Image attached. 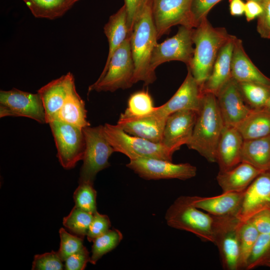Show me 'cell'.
Here are the masks:
<instances>
[{
  "instance_id": "74e56055",
  "label": "cell",
  "mask_w": 270,
  "mask_h": 270,
  "mask_svg": "<svg viewBox=\"0 0 270 270\" xmlns=\"http://www.w3.org/2000/svg\"><path fill=\"white\" fill-rule=\"evenodd\" d=\"M62 260L58 252L52 251L34 256L32 270H62L64 268Z\"/></svg>"
},
{
  "instance_id": "603a6c76",
  "label": "cell",
  "mask_w": 270,
  "mask_h": 270,
  "mask_svg": "<svg viewBox=\"0 0 270 270\" xmlns=\"http://www.w3.org/2000/svg\"><path fill=\"white\" fill-rule=\"evenodd\" d=\"M231 74L237 82H253L270 88V78L253 64L244 50L242 40L236 36L232 56Z\"/></svg>"
},
{
  "instance_id": "f1b7e54d",
  "label": "cell",
  "mask_w": 270,
  "mask_h": 270,
  "mask_svg": "<svg viewBox=\"0 0 270 270\" xmlns=\"http://www.w3.org/2000/svg\"><path fill=\"white\" fill-rule=\"evenodd\" d=\"M37 18L54 20L63 16L71 8L66 0H22Z\"/></svg>"
},
{
  "instance_id": "f35d334b",
  "label": "cell",
  "mask_w": 270,
  "mask_h": 270,
  "mask_svg": "<svg viewBox=\"0 0 270 270\" xmlns=\"http://www.w3.org/2000/svg\"><path fill=\"white\" fill-rule=\"evenodd\" d=\"M222 0H192L190 16L192 27L196 28L207 15L212 8Z\"/></svg>"
},
{
  "instance_id": "4316f807",
  "label": "cell",
  "mask_w": 270,
  "mask_h": 270,
  "mask_svg": "<svg viewBox=\"0 0 270 270\" xmlns=\"http://www.w3.org/2000/svg\"><path fill=\"white\" fill-rule=\"evenodd\" d=\"M86 112L84 102L77 92L74 86L68 93L54 120L82 129L86 126H90L87 120Z\"/></svg>"
},
{
  "instance_id": "5b68a950",
  "label": "cell",
  "mask_w": 270,
  "mask_h": 270,
  "mask_svg": "<svg viewBox=\"0 0 270 270\" xmlns=\"http://www.w3.org/2000/svg\"><path fill=\"white\" fill-rule=\"evenodd\" d=\"M134 72L129 36L113 54L96 81L88 87V94L130 88L134 84Z\"/></svg>"
},
{
  "instance_id": "7dc6e473",
  "label": "cell",
  "mask_w": 270,
  "mask_h": 270,
  "mask_svg": "<svg viewBox=\"0 0 270 270\" xmlns=\"http://www.w3.org/2000/svg\"><path fill=\"white\" fill-rule=\"evenodd\" d=\"M80 0H66L70 8L76 2Z\"/></svg>"
},
{
  "instance_id": "ffe728a7",
  "label": "cell",
  "mask_w": 270,
  "mask_h": 270,
  "mask_svg": "<svg viewBox=\"0 0 270 270\" xmlns=\"http://www.w3.org/2000/svg\"><path fill=\"white\" fill-rule=\"evenodd\" d=\"M244 138L235 126L224 125L216 149L220 172L230 170L240 162Z\"/></svg>"
},
{
  "instance_id": "d590c367",
  "label": "cell",
  "mask_w": 270,
  "mask_h": 270,
  "mask_svg": "<svg viewBox=\"0 0 270 270\" xmlns=\"http://www.w3.org/2000/svg\"><path fill=\"white\" fill-rule=\"evenodd\" d=\"M270 258V232L259 234L246 269L252 270L260 266H264Z\"/></svg>"
},
{
  "instance_id": "b9f144b4",
  "label": "cell",
  "mask_w": 270,
  "mask_h": 270,
  "mask_svg": "<svg viewBox=\"0 0 270 270\" xmlns=\"http://www.w3.org/2000/svg\"><path fill=\"white\" fill-rule=\"evenodd\" d=\"M263 10L258 18L256 30L261 38L270 39V0L261 2Z\"/></svg>"
},
{
  "instance_id": "f546056e",
  "label": "cell",
  "mask_w": 270,
  "mask_h": 270,
  "mask_svg": "<svg viewBox=\"0 0 270 270\" xmlns=\"http://www.w3.org/2000/svg\"><path fill=\"white\" fill-rule=\"evenodd\" d=\"M237 82L244 100L251 110L265 106L270 97V88L253 82Z\"/></svg>"
},
{
  "instance_id": "44dd1931",
  "label": "cell",
  "mask_w": 270,
  "mask_h": 270,
  "mask_svg": "<svg viewBox=\"0 0 270 270\" xmlns=\"http://www.w3.org/2000/svg\"><path fill=\"white\" fill-rule=\"evenodd\" d=\"M244 191L222 192L212 197L188 196L194 206L215 216H236L243 200Z\"/></svg>"
},
{
  "instance_id": "8fae6325",
  "label": "cell",
  "mask_w": 270,
  "mask_h": 270,
  "mask_svg": "<svg viewBox=\"0 0 270 270\" xmlns=\"http://www.w3.org/2000/svg\"><path fill=\"white\" fill-rule=\"evenodd\" d=\"M24 116L40 124L46 122V114L40 94L13 88L0 92V117Z\"/></svg>"
},
{
  "instance_id": "e575fe53",
  "label": "cell",
  "mask_w": 270,
  "mask_h": 270,
  "mask_svg": "<svg viewBox=\"0 0 270 270\" xmlns=\"http://www.w3.org/2000/svg\"><path fill=\"white\" fill-rule=\"evenodd\" d=\"M96 198V192L93 183L80 182L74 193V206L94 214L97 212Z\"/></svg>"
},
{
  "instance_id": "cb8c5ba5",
  "label": "cell",
  "mask_w": 270,
  "mask_h": 270,
  "mask_svg": "<svg viewBox=\"0 0 270 270\" xmlns=\"http://www.w3.org/2000/svg\"><path fill=\"white\" fill-rule=\"evenodd\" d=\"M262 172L242 162L230 170L219 171L216 180L222 192H244Z\"/></svg>"
},
{
  "instance_id": "8d00e7d4",
  "label": "cell",
  "mask_w": 270,
  "mask_h": 270,
  "mask_svg": "<svg viewBox=\"0 0 270 270\" xmlns=\"http://www.w3.org/2000/svg\"><path fill=\"white\" fill-rule=\"evenodd\" d=\"M60 239V247L58 252L62 261L70 255L81 250L83 245L84 238L68 232L64 228L59 230Z\"/></svg>"
},
{
  "instance_id": "ee69618b",
  "label": "cell",
  "mask_w": 270,
  "mask_h": 270,
  "mask_svg": "<svg viewBox=\"0 0 270 270\" xmlns=\"http://www.w3.org/2000/svg\"><path fill=\"white\" fill-rule=\"evenodd\" d=\"M250 220L254 224L259 234L270 232V210L258 212Z\"/></svg>"
},
{
  "instance_id": "bcb514c9",
  "label": "cell",
  "mask_w": 270,
  "mask_h": 270,
  "mask_svg": "<svg viewBox=\"0 0 270 270\" xmlns=\"http://www.w3.org/2000/svg\"><path fill=\"white\" fill-rule=\"evenodd\" d=\"M230 12L233 16H240L244 14L245 3L242 0H230Z\"/></svg>"
},
{
  "instance_id": "7c38bea8",
  "label": "cell",
  "mask_w": 270,
  "mask_h": 270,
  "mask_svg": "<svg viewBox=\"0 0 270 270\" xmlns=\"http://www.w3.org/2000/svg\"><path fill=\"white\" fill-rule=\"evenodd\" d=\"M126 166L147 180L176 178L186 180L194 177L196 168L188 163L174 164L171 161L140 158L130 160Z\"/></svg>"
},
{
  "instance_id": "277c9868",
  "label": "cell",
  "mask_w": 270,
  "mask_h": 270,
  "mask_svg": "<svg viewBox=\"0 0 270 270\" xmlns=\"http://www.w3.org/2000/svg\"><path fill=\"white\" fill-rule=\"evenodd\" d=\"M165 219L170 227L192 233L204 242H214L215 216L200 210L188 196L177 198L167 210Z\"/></svg>"
},
{
  "instance_id": "ab89813d",
  "label": "cell",
  "mask_w": 270,
  "mask_h": 270,
  "mask_svg": "<svg viewBox=\"0 0 270 270\" xmlns=\"http://www.w3.org/2000/svg\"><path fill=\"white\" fill-rule=\"evenodd\" d=\"M111 226L109 218L96 212L94 214L92 221L86 234L89 242H92L96 238L106 232Z\"/></svg>"
},
{
  "instance_id": "7bdbcfd3",
  "label": "cell",
  "mask_w": 270,
  "mask_h": 270,
  "mask_svg": "<svg viewBox=\"0 0 270 270\" xmlns=\"http://www.w3.org/2000/svg\"><path fill=\"white\" fill-rule=\"evenodd\" d=\"M151 0H124L130 35L137 16Z\"/></svg>"
},
{
  "instance_id": "ba28073f",
  "label": "cell",
  "mask_w": 270,
  "mask_h": 270,
  "mask_svg": "<svg viewBox=\"0 0 270 270\" xmlns=\"http://www.w3.org/2000/svg\"><path fill=\"white\" fill-rule=\"evenodd\" d=\"M242 223L236 216H215L213 243L218 247L224 270H240V230Z\"/></svg>"
},
{
  "instance_id": "7402d4cb",
  "label": "cell",
  "mask_w": 270,
  "mask_h": 270,
  "mask_svg": "<svg viewBox=\"0 0 270 270\" xmlns=\"http://www.w3.org/2000/svg\"><path fill=\"white\" fill-rule=\"evenodd\" d=\"M236 38L232 35L220 48L210 76L201 86L202 93H212L216 96L232 78L231 63Z\"/></svg>"
},
{
  "instance_id": "c3c4849f",
  "label": "cell",
  "mask_w": 270,
  "mask_h": 270,
  "mask_svg": "<svg viewBox=\"0 0 270 270\" xmlns=\"http://www.w3.org/2000/svg\"><path fill=\"white\" fill-rule=\"evenodd\" d=\"M263 108H266V109H268V110H270V97L266 104V105Z\"/></svg>"
},
{
  "instance_id": "8992f818",
  "label": "cell",
  "mask_w": 270,
  "mask_h": 270,
  "mask_svg": "<svg viewBox=\"0 0 270 270\" xmlns=\"http://www.w3.org/2000/svg\"><path fill=\"white\" fill-rule=\"evenodd\" d=\"M104 131L114 152L122 153L130 160L152 158L172 162L174 152L160 143L130 134L118 124H105Z\"/></svg>"
},
{
  "instance_id": "681fc988",
  "label": "cell",
  "mask_w": 270,
  "mask_h": 270,
  "mask_svg": "<svg viewBox=\"0 0 270 270\" xmlns=\"http://www.w3.org/2000/svg\"><path fill=\"white\" fill-rule=\"evenodd\" d=\"M264 266H266L270 268V258L266 262Z\"/></svg>"
},
{
  "instance_id": "4dcf8cb0",
  "label": "cell",
  "mask_w": 270,
  "mask_h": 270,
  "mask_svg": "<svg viewBox=\"0 0 270 270\" xmlns=\"http://www.w3.org/2000/svg\"><path fill=\"white\" fill-rule=\"evenodd\" d=\"M259 232L250 220L242 222L240 230V268L246 269Z\"/></svg>"
},
{
  "instance_id": "2e32d148",
  "label": "cell",
  "mask_w": 270,
  "mask_h": 270,
  "mask_svg": "<svg viewBox=\"0 0 270 270\" xmlns=\"http://www.w3.org/2000/svg\"><path fill=\"white\" fill-rule=\"evenodd\" d=\"M217 104L224 125L236 127L250 113L238 82L232 78L216 95Z\"/></svg>"
},
{
  "instance_id": "60d3db41",
  "label": "cell",
  "mask_w": 270,
  "mask_h": 270,
  "mask_svg": "<svg viewBox=\"0 0 270 270\" xmlns=\"http://www.w3.org/2000/svg\"><path fill=\"white\" fill-rule=\"evenodd\" d=\"M90 256L87 248L84 246L79 251L68 257L64 261V268L66 270H83L88 262H90Z\"/></svg>"
},
{
  "instance_id": "f907efd6",
  "label": "cell",
  "mask_w": 270,
  "mask_h": 270,
  "mask_svg": "<svg viewBox=\"0 0 270 270\" xmlns=\"http://www.w3.org/2000/svg\"><path fill=\"white\" fill-rule=\"evenodd\" d=\"M254 0V1H256V2H260V3H261L264 0Z\"/></svg>"
},
{
  "instance_id": "3957f363",
  "label": "cell",
  "mask_w": 270,
  "mask_h": 270,
  "mask_svg": "<svg viewBox=\"0 0 270 270\" xmlns=\"http://www.w3.org/2000/svg\"><path fill=\"white\" fill-rule=\"evenodd\" d=\"M231 36L224 28L214 27L207 18L194 28V53L187 66L200 86L210 76L220 48Z\"/></svg>"
},
{
  "instance_id": "d6a6232c",
  "label": "cell",
  "mask_w": 270,
  "mask_h": 270,
  "mask_svg": "<svg viewBox=\"0 0 270 270\" xmlns=\"http://www.w3.org/2000/svg\"><path fill=\"white\" fill-rule=\"evenodd\" d=\"M94 214L74 206L63 218V225L71 234L84 238L86 236Z\"/></svg>"
},
{
  "instance_id": "5bb4252c",
  "label": "cell",
  "mask_w": 270,
  "mask_h": 270,
  "mask_svg": "<svg viewBox=\"0 0 270 270\" xmlns=\"http://www.w3.org/2000/svg\"><path fill=\"white\" fill-rule=\"evenodd\" d=\"M198 112L182 110L168 116L161 144L174 152L191 139Z\"/></svg>"
},
{
  "instance_id": "4fadbf2b",
  "label": "cell",
  "mask_w": 270,
  "mask_h": 270,
  "mask_svg": "<svg viewBox=\"0 0 270 270\" xmlns=\"http://www.w3.org/2000/svg\"><path fill=\"white\" fill-rule=\"evenodd\" d=\"M192 2V0H152V14L158 39L174 26L194 28L190 16Z\"/></svg>"
},
{
  "instance_id": "7a4b0ae2",
  "label": "cell",
  "mask_w": 270,
  "mask_h": 270,
  "mask_svg": "<svg viewBox=\"0 0 270 270\" xmlns=\"http://www.w3.org/2000/svg\"><path fill=\"white\" fill-rule=\"evenodd\" d=\"M224 126L216 96L202 93L193 133L186 145L209 162H216L217 146Z\"/></svg>"
},
{
  "instance_id": "9c48e42d",
  "label": "cell",
  "mask_w": 270,
  "mask_h": 270,
  "mask_svg": "<svg viewBox=\"0 0 270 270\" xmlns=\"http://www.w3.org/2000/svg\"><path fill=\"white\" fill-rule=\"evenodd\" d=\"M49 124L60 163L64 169L74 168L82 160L84 154L86 142L82 129L56 120Z\"/></svg>"
},
{
  "instance_id": "83f0119b",
  "label": "cell",
  "mask_w": 270,
  "mask_h": 270,
  "mask_svg": "<svg viewBox=\"0 0 270 270\" xmlns=\"http://www.w3.org/2000/svg\"><path fill=\"white\" fill-rule=\"evenodd\" d=\"M236 128L244 140L262 138L270 134V110L264 108L252 110Z\"/></svg>"
},
{
  "instance_id": "484cf974",
  "label": "cell",
  "mask_w": 270,
  "mask_h": 270,
  "mask_svg": "<svg viewBox=\"0 0 270 270\" xmlns=\"http://www.w3.org/2000/svg\"><path fill=\"white\" fill-rule=\"evenodd\" d=\"M104 30L109 46L106 66L108 64L113 54L130 36L127 13L124 5L110 17L104 28Z\"/></svg>"
},
{
  "instance_id": "52a82bcc",
  "label": "cell",
  "mask_w": 270,
  "mask_h": 270,
  "mask_svg": "<svg viewBox=\"0 0 270 270\" xmlns=\"http://www.w3.org/2000/svg\"><path fill=\"white\" fill-rule=\"evenodd\" d=\"M86 148L80 170L79 183L94 184L96 174L110 166L109 158L114 152L105 135L104 126H87L82 128Z\"/></svg>"
},
{
  "instance_id": "d6986e66",
  "label": "cell",
  "mask_w": 270,
  "mask_h": 270,
  "mask_svg": "<svg viewBox=\"0 0 270 270\" xmlns=\"http://www.w3.org/2000/svg\"><path fill=\"white\" fill-rule=\"evenodd\" d=\"M166 119L152 112L142 116H131L121 114L117 124L128 134L161 144Z\"/></svg>"
},
{
  "instance_id": "6da1fadb",
  "label": "cell",
  "mask_w": 270,
  "mask_h": 270,
  "mask_svg": "<svg viewBox=\"0 0 270 270\" xmlns=\"http://www.w3.org/2000/svg\"><path fill=\"white\" fill-rule=\"evenodd\" d=\"M130 40L134 66V84L140 81L146 86L152 84L156 76L151 68L150 60L158 38L152 17V0L136 19Z\"/></svg>"
},
{
  "instance_id": "ac0fdd59",
  "label": "cell",
  "mask_w": 270,
  "mask_h": 270,
  "mask_svg": "<svg viewBox=\"0 0 270 270\" xmlns=\"http://www.w3.org/2000/svg\"><path fill=\"white\" fill-rule=\"evenodd\" d=\"M74 86V76L68 72L52 80L38 90L44 107L46 124L54 120L68 93Z\"/></svg>"
},
{
  "instance_id": "d4e9b609",
  "label": "cell",
  "mask_w": 270,
  "mask_h": 270,
  "mask_svg": "<svg viewBox=\"0 0 270 270\" xmlns=\"http://www.w3.org/2000/svg\"><path fill=\"white\" fill-rule=\"evenodd\" d=\"M241 160L262 171L270 170V134L244 140Z\"/></svg>"
},
{
  "instance_id": "f6af8a7d",
  "label": "cell",
  "mask_w": 270,
  "mask_h": 270,
  "mask_svg": "<svg viewBox=\"0 0 270 270\" xmlns=\"http://www.w3.org/2000/svg\"><path fill=\"white\" fill-rule=\"evenodd\" d=\"M263 10L261 3L254 0H247L245 3L244 14L248 22L258 18Z\"/></svg>"
},
{
  "instance_id": "30bf717a",
  "label": "cell",
  "mask_w": 270,
  "mask_h": 270,
  "mask_svg": "<svg viewBox=\"0 0 270 270\" xmlns=\"http://www.w3.org/2000/svg\"><path fill=\"white\" fill-rule=\"evenodd\" d=\"M194 28L180 26L176 34L163 42L157 44L152 52L150 67L155 72L160 64L172 60L190 64L194 53Z\"/></svg>"
},
{
  "instance_id": "9a60e30c",
  "label": "cell",
  "mask_w": 270,
  "mask_h": 270,
  "mask_svg": "<svg viewBox=\"0 0 270 270\" xmlns=\"http://www.w3.org/2000/svg\"><path fill=\"white\" fill-rule=\"evenodd\" d=\"M202 96L201 86L188 68L187 75L176 93L166 102L156 107L153 112L162 118L166 119L172 114L182 110L198 112Z\"/></svg>"
},
{
  "instance_id": "836d02e7",
  "label": "cell",
  "mask_w": 270,
  "mask_h": 270,
  "mask_svg": "<svg viewBox=\"0 0 270 270\" xmlns=\"http://www.w3.org/2000/svg\"><path fill=\"white\" fill-rule=\"evenodd\" d=\"M156 108L151 96L148 91L142 90L130 96L123 114L131 116H142L152 113Z\"/></svg>"
},
{
  "instance_id": "e0dca14e",
  "label": "cell",
  "mask_w": 270,
  "mask_h": 270,
  "mask_svg": "<svg viewBox=\"0 0 270 270\" xmlns=\"http://www.w3.org/2000/svg\"><path fill=\"white\" fill-rule=\"evenodd\" d=\"M266 210H270V170L261 172L244 191L236 217L244 222Z\"/></svg>"
},
{
  "instance_id": "1f68e13d",
  "label": "cell",
  "mask_w": 270,
  "mask_h": 270,
  "mask_svg": "<svg viewBox=\"0 0 270 270\" xmlns=\"http://www.w3.org/2000/svg\"><path fill=\"white\" fill-rule=\"evenodd\" d=\"M122 232L116 228L110 229L106 232L95 238L92 248L90 262L96 264L104 254L114 249L122 240Z\"/></svg>"
}]
</instances>
